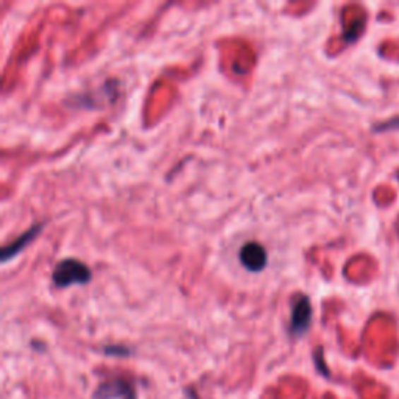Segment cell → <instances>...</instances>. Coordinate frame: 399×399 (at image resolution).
Masks as SVG:
<instances>
[{"label":"cell","instance_id":"cell-3","mask_svg":"<svg viewBox=\"0 0 399 399\" xmlns=\"http://www.w3.org/2000/svg\"><path fill=\"white\" fill-rule=\"evenodd\" d=\"M239 258L246 270L258 273L261 272V270L266 268L268 256H267L266 248H263L261 244L248 242L242 246V250H240Z\"/></svg>","mask_w":399,"mask_h":399},{"label":"cell","instance_id":"cell-4","mask_svg":"<svg viewBox=\"0 0 399 399\" xmlns=\"http://www.w3.org/2000/svg\"><path fill=\"white\" fill-rule=\"evenodd\" d=\"M117 396H125V398L134 399L130 383H126L124 381H112V382L102 383L99 390H97V398L99 399H112Z\"/></svg>","mask_w":399,"mask_h":399},{"label":"cell","instance_id":"cell-2","mask_svg":"<svg viewBox=\"0 0 399 399\" xmlns=\"http://www.w3.org/2000/svg\"><path fill=\"white\" fill-rule=\"evenodd\" d=\"M312 306L307 297L301 295L293 301L292 317H290V333L293 335H303L311 326Z\"/></svg>","mask_w":399,"mask_h":399},{"label":"cell","instance_id":"cell-1","mask_svg":"<svg viewBox=\"0 0 399 399\" xmlns=\"http://www.w3.org/2000/svg\"><path fill=\"white\" fill-rule=\"evenodd\" d=\"M52 278L58 287H69L72 284H86L91 281V270L78 259H64L55 267Z\"/></svg>","mask_w":399,"mask_h":399},{"label":"cell","instance_id":"cell-5","mask_svg":"<svg viewBox=\"0 0 399 399\" xmlns=\"http://www.w3.org/2000/svg\"><path fill=\"white\" fill-rule=\"evenodd\" d=\"M42 230V225H40V227H33L32 230H28L25 234H22L16 242H13L10 246H6L4 248V251H2V261L6 262L10 258H13V256H16L20 250H24V248L32 242V240L40 234V231Z\"/></svg>","mask_w":399,"mask_h":399}]
</instances>
